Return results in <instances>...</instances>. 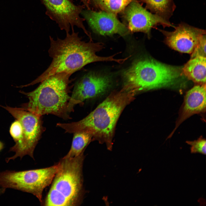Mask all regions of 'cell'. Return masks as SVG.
Returning <instances> with one entry per match:
<instances>
[{
	"mask_svg": "<svg viewBox=\"0 0 206 206\" xmlns=\"http://www.w3.org/2000/svg\"><path fill=\"white\" fill-rule=\"evenodd\" d=\"M71 33H66L64 39L57 37L54 39L49 36L50 46L48 50L49 56L52 59L50 65L40 76L28 86L40 82L52 75L62 72L72 75L80 70L86 65L91 63L103 61H115L122 63L124 59L115 58V55L101 57L96 53L101 50L103 44L94 43L90 40L86 42L82 40L79 33L72 29Z\"/></svg>",
	"mask_w": 206,
	"mask_h": 206,
	"instance_id": "cell-1",
	"label": "cell"
},
{
	"mask_svg": "<svg viewBox=\"0 0 206 206\" xmlns=\"http://www.w3.org/2000/svg\"><path fill=\"white\" fill-rule=\"evenodd\" d=\"M135 93L124 88L111 94L88 115L78 121L58 123L57 126L65 132L84 131L90 134L92 140L105 143L108 149L112 147V138L117 120L125 106Z\"/></svg>",
	"mask_w": 206,
	"mask_h": 206,
	"instance_id": "cell-2",
	"label": "cell"
},
{
	"mask_svg": "<svg viewBox=\"0 0 206 206\" xmlns=\"http://www.w3.org/2000/svg\"><path fill=\"white\" fill-rule=\"evenodd\" d=\"M71 75L58 73L47 78L31 92L19 91L29 99L21 108L40 116L51 114L64 119H70L68 105L69 93L74 85H70L74 80L70 79Z\"/></svg>",
	"mask_w": 206,
	"mask_h": 206,
	"instance_id": "cell-3",
	"label": "cell"
},
{
	"mask_svg": "<svg viewBox=\"0 0 206 206\" xmlns=\"http://www.w3.org/2000/svg\"><path fill=\"white\" fill-rule=\"evenodd\" d=\"M84 153L73 157H64L57 164L56 172L44 201V206H79L85 192L83 185Z\"/></svg>",
	"mask_w": 206,
	"mask_h": 206,
	"instance_id": "cell-4",
	"label": "cell"
},
{
	"mask_svg": "<svg viewBox=\"0 0 206 206\" xmlns=\"http://www.w3.org/2000/svg\"><path fill=\"white\" fill-rule=\"evenodd\" d=\"M183 73L182 69L149 58L135 61L123 74L124 87L138 91L171 86Z\"/></svg>",
	"mask_w": 206,
	"mask_h": 206,
	"instance_id": "cell-5",
	"label": "cell"
},
{
	"mask_svg": "<svg viewBox=\"0 0 206 206\" xmlns=\"http://www.w3.org/2000/svg\"><path fill=\"white\" fill-rule=\"evenodd\" d=\"M57 168L56 164L39 169L20 171L6 170L0 173V186L31 193L42 204L43 191L51 184Z\"/></svg>",
	"mask_w": 206,
	"mask_h": 206,
	"instance_id": "cell-6",
	"label": "cell"
},
{
	"mask_svg": "<svg viewBox=\"0 0 206 206\" xmlns=\"http://www.w3.org/2000/svg\"><path fill=\"white\" fill-rule=\"evenodd\" d=\"M1 107L7 111L16 119L21 123L23 129L21 140L10 148V151L15 154L6 159L8 163L18 157L21 159L28 155L34 159L33 152L41 135L45 131L41 117L22 108L12 107L8 106Z\"/></svg>",
	"mask_w": 206,
	"mask_h": 206,
	"instance_id": "cell-7",
	"label": "cell"
},
{
	"mask_svg": "<svg viewBox=\"0 0 206 206\" xmlns=\"http://www.w3.org/2000/svg\"><path fill=\"white\" fill-rule=\"evenodd\" d=\"M45 7L46 14L66 33L75 27L82 29L88 36L90 33L84 24L85 20L81 17L85 6L76 5L70 0H40Z\"/></svg>",
	"mask_w": 206,
	"mask_h": 206,
	"instance_id": "cell-8",
	"label": "cell"
},
{
	"mask_svg": "<svg viewBox=\"0 0 206 206\" xmlns=\"http://www.w3.org/2000/svg\"><path fill=\"white\" fill-rule=\"evenodd\" d=\"M109 77L94 72L86 74L80 78L74 85L72 94L68 105L70 113L74 106L87 99L94 98L105 92L111 85Z\"/></svg>",
	"mask_w": 206,
	"mask_h": 206,
	"instance_id": "cell-9",
	"label": "cell"
},
{
	"mask_svg": "<svg viewBox=\"0 0 206 206\" xmlns=\"http://www.w3.org/2000/svg\"><path fill=\"white\" fill-rule=\"evenodd\" d=\"M124 16L128 23V29L131 32L146 33L148 38L152 29L158 25L164 28L175 25L157 15L147 10L137 1H132L126 8Z\"/></svg>",
	"mask_w": 206,
	"mask_h": 206,
	"instance_id": "cell-10",
	"label": "cell"
},
{
	"mask_svg": "<svg viewBox=\"0 0 206 206\" xmlns=\"http://www.w3.org/2000/svg\"><path fill=\"white\" fill-rule=\"evenodd\" d=\"M169 31L158 29L164 35L165 43L172 49L181 53L191 54L201 37L206 34L205 30L181 22Z\"/></svg>",
	"mask_w": 206,
	"mask_h": 206,
	"instance_id": "cell-11",
	"label": "cell"
},
{
	"mask_svg": "<svg viewBox=\"0 0 206 206\" xmlns=\"http://www.w3.org/2000/svg\"><path fill=\"white\" fill-rule=\"evenodd\" d=\"M81 14L92 30L98 34L124 36L128 33V28L113 13L103 10L97 12L87 9L83 10Z\"/></svg>",
	"mask_w": 206,
	"mask_h": 206,
	"instance_id": "cell-12",
	"label": "cell"
},
{
	"mask_svg": "<svg viewBox=\"0 0 206 206\" xmlns=\"http://www.w3.org/2000/svg\"><path fill=\"white\" fill-rule=\"evenodd\" d=\"M206 84L194 86L186 93L180 122L192 115L205 111Z\"/></svg>",
	"mask_w": 206,
	"mask_h": 206,
	"instance_id": "cell-13",
	"label": "cell"
},
{
	"mask_svg": "<svg viewBox=\"0 0 206 206\" xmlns=\"http://www.w3.org/2000/svg\"><path fill=\"white\" fill-rule=\"evenodd\" d=\"M182 70L183 73L189 79L199 84H206V57L197 56L191 58Z\"/></svg>",
	"mask_w": 206,
	"mask_h": 206,
	"instance_id": "cell-14",
	"label": "cell"
},
{
	"mask_svg": "<svg viewBox=\"0 0 206 206\" xmlns=\"http://www.w3.org/2000/svg\"><path fill=\"white\" fill-rule=\"evenodd\" d=\"M146 5V9L169 22L176 6L174 0H140Z\"/></svg>",
	"mask_w": 206,
	"mask_h": 206,
	"instance_id": "cell-15",
	"label": "cell"
},
{
	"mask_svg": "<svg viewBox=\"0 0 206 206\" xmlns=\"http://www.w3.org/2000/svg\"><path fill=\"white\" fill-rule=\"evenodd\" d=\"M74 134L71 148L66 157H73L84 153L85 149L92 140V135L84 131L75 132Z\"/></svg>",
	"mask_w": 206,
	"mask_h": 206,
	"instance_id": "cell-16",
	"label": "cell"
},
{
	"mask_svg": "<svg viewBox=\"0 0 206 206\" xmlns=\"http://www.w3.org/2000/svg\"><path fill=\"white\" fill-rule=\"evenodd\" d=\"M132 0H90L103 11L116 15L124 10Z\"/></svg>",
	"mask_w": 206,
	"mask_h": 206,
	"instance_id": "cell-17",
	"label": "cell"
},
{
	"mask_svg": "<svg viewBox=\"0 0 206 206\" xmlns=\"http://www.w3.org/2000/svg\"><path fill=\"white\" fill-rule=\"evenodd\" d=\"M10 134L15 142H19L21 139L23 134V129L20 122L16 119L11 124L9 128Z\"/></svg>",
	"mask_w": 206,
	"mask_h": 206,
	"instance_id": "cell-18",
	"label": "cell"
},
{
	"mask_svg": "<svg viewBox=\"0 0 206 206\" xmlns=\"http://www.w3.org/2000/svg\"><path fill=\"white\" fill-rule=\"evenodd\" d=\"M187 144L191 146V152L192 153H200L205 154L206 153V141L202 136L197 140L193 141H187Z\"/></svg>",
	"mask_w": 206,
	"mask_h": 206,
	"instance_id": "cell-19",
	"label": "cell"
},
{
	"mask_svg": "<svg viewBox=\"0 0 206 206\" xmlns=\"http://www.w3.org/2000/svg\"><path fill=\"white\" fill-rule=\"evenodd\" d=\"M206 35L205 34L201 37L199 43L193 52L191 54V58H194L197 56H200L206 57Z\"/></svg>",
	"mask_w": 206,
	"mask_h": 206,
	"instance_id": "cell-20",
	"label": "cell"
},
{
	"mask_svg": "<svg viewBox=\"0 0 206 206\" xmlns=\"http://www.w3.org/2000/svg\"><path fill=\"white\" fill-rule=\"evenodd\" d=\"M71 1L73 2L74 0H70ZM81 2L83 3L85 7H86L88 9H90V0H79Z\"/></svg>",
	"mask_w": 206,
	"mask_h": 206,
	"instance_id": "cell-21",
	"label": "cell"
},
{
	"mask_svg": "<svg viewBox=\"0 0 206 206\" xmlns=\"http://www.w3.org/2000/svg\"><path fill=\"white\" fill-rule=\"evenodd\" d=\"M6 190V189L4 188L1 187L0 189V196L3 194Z\"/></svg>",
	"mask_w": 206,
	"mask_h": 206,
	"instance_id": "cell-22",
	"label": "cell"
},
{
	"mask_svg": "<svg viewBox=\"0 0 206 206\" xmlns=\"http://www.w3.org/2000/svg\"><path fill=\"white\" fill-rule=\"evenodd\" d=\"M4 147V144L0 141V152L3 149Z\"/></svg>",
	"mask_w": 206,
	"mask_h": 206,
	"instance_id": "cell-23",
	"label": "cell"
}]
</instances>
